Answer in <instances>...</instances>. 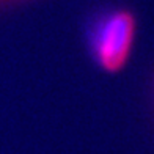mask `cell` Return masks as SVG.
<instances>
[{
  "label": "cell",
  "mask_w": 154,
  "mask_h": 154,
  "mask_svg": "<svg viewBox=\"0 0 154 154\" xmlns=\"http://www.w3.org/2000/svg\"><path fill=\"white\" fill-rule=\"evenodd\" d=\"M137 35V19L129 10H116L106 14L93 27L90 44L91 54L109 74H116L128 65Z\"/></svg>",
  "instance_id": "cell-1"
}]
</instances>
